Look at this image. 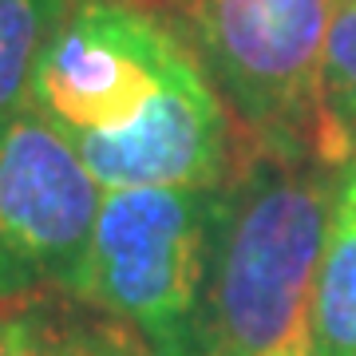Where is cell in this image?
Wrapping results in <instances>:
<instances>
[{
    "mask_svg": "<svg viewBox=\"0 0 356 356\" xmlns=\"http://www.w3.org/2000/svg\"><path fill=\"white\" fill-rule=\"evenodd\" d=\"M28 103L103 191L218 186L250 135L194 56L143 0H72Z\"/></svg>",
    "mask_w": 356,
    "mask_h": 356,
    "instance_id": "1",
    "label": "cell"
},
{
    "mask_svg": "<svg viewBox=\"0 0 356 356\" xmlns=\"http://www.w3.org/2000/svg\"><path fill=\"white\" fill-rule=\"evenodd\" d=\"M341 166L317 147L245 143L218 191L206 356L305 353V321Z\"/></svg>",
    "mask_w": 356,
    "mask_h": 356,
    "instance_id": "2",
    "label": "cell"
},
{
    "mask_svg": "<svg viewBox=\"0 0 356 356\" xmlns=\"http://www.w3.org/2000/svg\"><path fill=\"white\" fill-rule=\"evenodd\" d=\"M218 186L103 191L72 293L143 337L151 356H206Z\"/></svg>",
    "mask_w": 356,
    "mask_h": 356,
    "instance_id": "3",
    "label": "cell"
},
{
    "mask_svg": "<svg viewBox=\"0 0 356 356\" xmlns=\"http://www.w3.org/2000/svg\"><path fill=\"white\" fill-rule=\"evenodd\" d=\"M163 16L242 131L317 147V88L337 0H143Z\"/></svg>",
    "mask_w": 356,
    "mask_h": 356,
    "instance_id": "4",
    "label": "cell"
},
{
    "mask_svg": "<svg viewBox=\"0 0 356 356\" xmlns=\"http://www.w3.org/2000/svg\"><path fill=\"white\" fill-rule=\"evenodd\" d=\"M103 186L28 103L0 119V301L76 285Z\"/></svg>",
    "mask_w": 356,
    "mask_h": 356,
    "instance_id": "5",
    "label": "cell"
},
{
    "mask_svg": "<svg viewBox=\"0 0 356 356\" xmlns=\"http://www.w3.org/2000/svg\"><path fill=\"white\" fill-rule=\"evenodd\" d=\"M0 356H151L143 337L67 289L0 301Z\"/></svg>",
    "mask_w": 356,
    "mask_h": 356,
    "instance_id": "6",
    "label": "cell"
},
{
    "mask_svg": "<svg viewBox=\"0 0 356 356\" xmlns=\"http://www.w3.org/2000/svg\"><path fill=\"white\" fill-rule=\"evenodd\" d=\"M309 356H356V159L341 163L332 222L305 321Z\"/></svg>",
    "mask_w": 356,
    "mask_h": 356,
    "instance_id": "7",
    "label": "cell"
},
{
    "mask_svg": "<svg viewBox=\"0 0 356 356\" xmlns=\"http://www.w3.org/2000/svg\"><path fill=\"white\" fill-rule=\"evenodd\" d=\"M317 151L329 163L356 159V0H337L317 88Z\"/></svg>",
    "mask_w": 356,
    "mask_h": 356,
    "instance_id": "8",
    "label": "cell"
},
{
    "mask_svg": "<svg viewBox=\"0 0 356 356\" xmlns=\"http://www.w3.org/2000/svg\"><path fill=\"white\" fill-rule=\"evenodd\" d=\"M72 0H0V119L28 107L32 79Z\"/></svg>",
    "mask_w": 356,
    "mask_h": 356,
    "instance_id": "9",
    "label": "cell"
},
{
    "mask_svg": "<svg viewBox=\"0 0 356 356\" xmlns=\"http://www.w3.org/2000/svg\"><path fill=\"white\" fill-rule=\"evenodd\" d=\"M293 356H309V353H293Z\"/></svg>",
    "mask_w": 356,
    "mask_h": 356,
    "instance_id": "10",
    "label": "cell"
}]
</instances>
